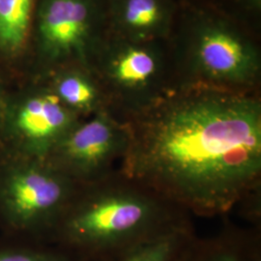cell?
<instances>
[{"label":"cell","instance_id":"obj_1","mask_svg":"<svg viewBox=\"0 0 261 261\" xmlns=\"http://www.w3.org/2000/svg\"><path fill=\"white\" fill-rule=\"evenodd\" d=\"M125 122L129 145L117 169L187 213L224 216L257 201V92L180 86Z\"/></svg>","mask_w":261,"mask_h":261},{"label":"cell","instance_id":"obj_2","mask_svg":"<svg viewBox=\"0 0 261 261\" xmlns=\"http://www.w3.org/2000/svg\"><path fill=\"white\" fill-rule=\"evenodd\" d=\"M191 215L118 169L81 186L48 240L80 261H103L192 224Z\"/></svg>","mask_w":261,"mask_h":261},{"label":"cell","instance_id":"obj_3","mask_svg":"<svg viewBox=\"0 0 261 261\" xmlns=\"http://www.w3.org/2000/svg\"><path fill=\"white\" fill-rule=\"evenodd\" d=\"M172 66L177 87L206 86L257 92V47L232 20L209 10L188 14L178 31Z\"/></svg>","mask_w":261,"mask_h":261},{"label":"cell","instance_id":"obj_4","mask_svg":"<svg viewBox=\"0 0 261 261\" xmlns=\"http://www.w3.org/2000/svg\"><path fill=\"white\" fill-rule=\"evenodd\" d=\"M171 60L162 41L134 42L108 33L89 68L109 111L126 121L177 88Z\"/></svg>","mask_w":261,"mask_h":261},{"label":"cell","instance_id":"obj_5","mask_svg":"<svg viewBox=\"0 0 261 261\" xmlns=\"http://www.w3.org/2000/svg\"><path fill=\"white\" fill-rule=\"evenodd\" d=\"M80 187L46 159L0 148V225L48 240Z\"/></svg>","mask_w":261,"mask_h":261},{"label":"cell","instance_id":"obj_6","mask_svg":"<svg viewBox=\"0 0 261 261\" xmlns=\"http://www.w3.org/2000/svg\"><path fill=\"white\" fill-rule=\"evenodd\" d=\"M33 23L39 69L31 80L63 66L90 69L107 35L106 1L38 0Z\"/></svg>","mask_w":261,"mask_h":261},{"label":"cell","instance_id":"obj_7","mask_svg":"<svg viewBox=\"0 0 261 261\" xmlns=\"http://www.w3.org/2000/svg\"><path fill=\"white\" fill-rule=\"evenodd\" d=\"M82 120L40 80H30L8 92L0 148L45 159L66 134Z\"/></svg>","mask_w":261,"mask_h":261},{"label":"cell","instance_id":"obj_8","mask_svg":"<svg viewBox=\"0 0 261 261\" xmlns=\"http://www.w3.org/2000/svg\"><path fill=\"white\" fill-rule=\"evenodd\" d=\"M128 145L127 123L105 110L82 119L45 159L77 185L86 186L115 171Z\"/></svg>","mask_w":261,"mask_h":261},{"label":"cell","instance_id":"obj_9","mask_svg":"<svg viewBox=\"0 0 261 261\" xmlns=\"http://www.w3.org/2000/svg\"><path fill=\"white\" fill-rule=\"evenodd\" d=\"M109 33L134 42L164 41L173 23L172 0H107Z\"/></svg>","mask_w":261,"mask_h":261},{"label":"cell","instance_id":"obj_10","mask_svg":"<svg viewBox=\"0 0 261 261\" xmlns=\"http://www.w3.org/2000/svg\"><path fill=\"white\" fill-rule=\"evenodd\" d=\"M37 80L44 82L56 98L82 119L109 110L103 88L88 68L63 66Z\"/></svg>","mask_w":261,"mask_h":261},{"label":"cell","instance_id":"obj_11","mask_svg":"<svg viewBox=\"0 0 261 261\" xmlns=\"http://www.w3.org/2000/svg\"><path fill=\"white\" fill-rule=\"evenodd\" d=\"M178 261H261L260 232L225 224L211 237L196 235Z\"/></svg>","mask_w":261,"mask_h":261},{"label":"cell","instance_id":"obj_12","mask_svg":"<svg viewBox=\"0 0 261 261\" xmlns=\"http://www.w3.org/2000/svg\"><path fill=\"white\" fill-rule=\"evenodd\" d=\"M35 0H0V54L18 57L27 46L35 13Z\"/></svg>","mask_w":261,"mask_h":261},{"label":"cell","instance_id":"obj_13","mask_svg":"<svg viewBox=\"0 0 261 261\" xmlns=\"http://www.w3.org/2000/svg\"><path fill=\"white\" fill-rule=\"evenodd\" d=\"M196 235L193 224H187L146 239L103 261H178Z\"/></svg>","mask_w":261,"mask_h":261},{"label":"cell","instance_id":"obj_14","mask_svg":"<svg viewBox=\"0 0 261 261\" xmlns=\"http://www.w3.org/2000/svg\"><path fill=\"white\" fill-rule=\"evenodd\" d=\"M0 261H80L58 248H0Z\"/></svg>","mask_w":261,"mask_h":261},{"label":"cell","instance_id":"obj_15","mask_svg":"<svg viewBox=\"0 0 261 261\" xmlns=\"http://www.w3.org/2000/svg\"><path fill=\"white\" fill-rule=\"evenodd\" d=\"M8 88L5 84L4 79L0 75V137H1V130H2V124H3V117L5 112V106L8 96Z\"/></svg>","mask_w":261,"mask_h":261},{"label":"cell","instance_id":"obj_16","mask_svg":"<svg viewBox=\"0 0 261 261\" xmlns=\"http://www.w3.org/2000/svg\"><path fill=\"white\" fill-rule=\"evenodd\" d=\"M245 4L254 10H260L261 0H242Z\"/></svg>","mask_w":261,"mask_h":261}]
</instances>
